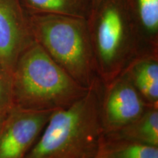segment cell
Masks as SVG:
<instances>
[{"label": "cell", "mask_w": 158, "mask_h": 158, "mask_svg": "<svg viewBox=\"0 0 158 158\" xmlns=\"http://www.w3.org/2000/svg\"><path fill=\"white\" fill-rule=\"evenodd\" d=\"M100 79L82 98L54 110L25 158H94L102 135Z\"/></svg>", "instance_id": "cell-1"}, {"label": "cell", "mask_w": 158, "mask_h": 158, "mask_svg": "<svg viewBox=\"0 0 158 158\" xmlns=\"http://www.w3.org/2000/svg\"><path fill=\"white\" fill-rule=\"evenodd\" d=\"M12 84L13 106L35 110L65 108L89 89L57 64L36 41L18 60Z\"/></svg>", "instance_id": "cell-2"}, {"label": "cell", "mask_w": 158, "mask_h": 158, "mask_svg": "<svg viewBox=\"0 0 158 158\" xmlns=\"http://www.w3.org/2000/svg\"><path fill=\"white\" fill-rule=\"evenodd\" d=\"M29 26L35 40L77 82L89 88L100 79L85 19L36 13Z\"/></svg>", "instance_id": "cell-3"}, {"label": "cell", "mask_w": 158, "mask_h": 158, "mask_svg": "<svg viewBox=\"0 0 158 158\" xmlns=\"http://www.w3.org/2000/svg\"><path fill=\"white\" fill-rule=\"evenodd\" d=\"M91 37L98 73L106 85L122 73L131 51L129 29L117 4H106Z\"/></svg>", "instance_id": "cell-4"}, {"label": "cell", "mask_w": 158, "mask_h": 158, "mask_svg": "<svg viewBox=\"0 0 158 158\" xmlns=\"http://www.w3.org/2000/svg\"><path fill=\"white\" fill-rule=\"evenodd\" d=\"M106 86L100 108L102 135L125 127L150 107L124 72Z\"/></svg>", "instance_id": "cell-5"}, {"label": "cell", "mask_w": 158, "mask_h": 158, "mask_svg": "<svg viewBox=\"0 0 158 158\" xmlns=\"http://www.w3.org/2000/svg\"><path fill=\"white\" fill-rule=\"evenodd\" d=\"M52 112L13 106L0 128V158H25Z\"/></svg>", "instance_id": "cell-6"}, {"label": "cell", "mask_w": 158, "mask_h": 158, "mask_svg": "<svg viewBox=\"0 0 158 158\" xmlns=\"http://www.w3.org/2000/svg\"><path fill=\"white\" fill-rule=\"evenodd\" d=\"M35 41L15 0H0V67L12 76L21 55Z\"/></svg>", "instance_id": "cell-7"}, {"label": "cell", "mask_w": 158, "mask_h": 158, "mask_svg": "<svg viewBox=\"0 0 158 158\" xmlns=\"http://www.w3.org/2000/svg\"><path fill=\"white\" fill-rule=\"evenodd\" d=\"M102 137L158 147V107L150 106L135 121L115 133Z\"/></svg>", "instance_id": "cell-8"}, {"label": "cell", "mask_w": 158, "mask_h": 158, "mask_svg": "<svg viewBox=\"0 0 158 158\" xmlns=\"http://www.w3.org/2000/svg\"><path fill=\"white\" fill-rule=\"evenodd\" d=\"M99 158H158V147L102 137L97 154Z\"/></svg>", "instance_id": "cell-9"}, {"label": "cell", "mask_w": 158, "mask_h": 158, "mask_svg": "<svg viewBox=\"0 0 158 158\" xmlns=\"http://www.w3.org/2000/svg\"><path fill=\"white\" fill-rule=\"evenodd\" d=\"M37 13H48L85 19L87 13V0H25Z\"/></svg>", "instance_id": "cell-10"}, {"label": "cell", "mask_w": 158, "mask_h": 158, "mask_svg": "<svg viewBox=\"0 0 158 158\" xmlns=\"http://www.w3.org/2000/svg\"><path fill=\"white\" fill-rule=\"evenodd\" d=\"M138 16L148 34L157 36L158 31V0H137Z\"/></svg>", "instance_id": "cell-11"}, {"label": "cell", "mask_w": 158, "mask_h": 158, "mask_svg": "<svg viewBox=\"0 0 158 158\" xmlns=\"http://www.w3.org/2000/svg\"><path fill=\"white\" fill-rule=\"evenodd\" d=\"M13 105L12 76L0 67V113L7 112Z\"/></svg>", "instance_id": "cell-12"}, {"label": "cell", "mask_w": 158, "mask_h": 158, "mask_svg": "<svg viewBox=\"0 0 158 158\" xmlns=\"http://www.w3.org/2000/svg\"><path fill=\"white\" fill-rule=\"evenodd\" d=\"M9 111V110H8ZM7 111V112H8ZM7 112H3V113H0V128H1L2 125V123L4 122V120H5V118L6 115H7Z\"/></svg>", "instance_id": "cell-13"}, {"label": "cell", "mask_w": 158, "mask_h": 158, "mask_svg": "<svg viewBox=\"0 0 158 158\" xmlns=\"http://www.w3.org/2000/svg\"><path fill=\"white\" fill-rule=\"evenodd\" d=\"M102 1H103V0H92V5H93V7H98V6L102 2Z\"/></svg>", "instance_id": "cell-14"}, {"label": "cell", "mask_w": 158, "mask_h": 158, "mask_svg": "<svg viewBox=\"0 0 158 158\" xmlns=\"http://www.w3.org/2000/svg\"><path fill=\"white\" fill-rule=\"evenodd\" d=\"M94 158H99V157H94Z\"/></svg>", "instance_id": "cell-15"}]
</instances>
